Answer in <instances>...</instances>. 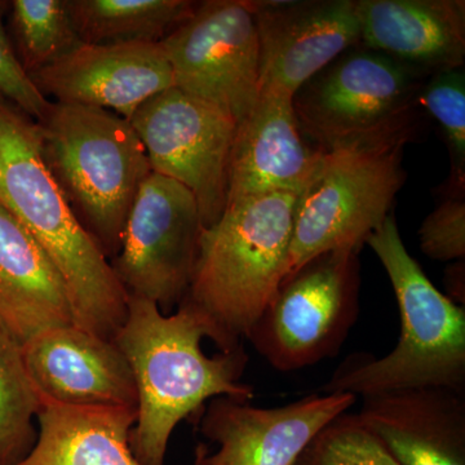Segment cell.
I'll return each instance as SVG.
<instances>
[{
    "label": "cell",
    "mask_w": 465,
    "mask_h": 465,
    "mask_svg": "<svg viewBox=\"0 0 465 465\" xmlns=\"http://www.w3.org/2000/svg\"><path fill=\"white\" fill-rule=\"evenodd\" d=\"M207 324L192 305L164 314L150 300L128 296L127 316L114 342L133 371L137 391L131 450L143 465H164L174 428L200 414L208 401H251L242 382L249 365L244 345L210 357L202 349Z\"/></svg>",
    "instance_id": "6da1fadb"
},
{
    "label": "cell",
    "mask_w": 465,
    "mask_h": 465,
    "mask_svg": "<svg viewBox=\"0 0 465 465\" xmlns=\"http://www.w3.org/2000/svg\"><path fill=\"white\" fill-rule=\"evenodd\" d=\"M0 207L56 266L75 326L114 341L128 295L43 162L38 124L0 94Z\"/></svg>",
    "instance_id": "7a4b0ae2"
},
{
    "label": "cell",
    "mask_w": 465,
    "mask_h": 465,
    "mask_svg": "<svg viewBox=\"0 0 465 465\" xmlns=\"http://www.w3.org/2000/svg\"><path fill=\"white\" fill-rule=\"evenodd\" d=\"M296 202L290 193L240 198L202 232L182 302L201 314L220 351L244 345L286 277Z\"/></svg>",
    "instance_id": "3957f363"
},
{
    "label": "cell",
    "mask_w": 465,
    "mask_h": 465,
    "mask_svg": "<svg viewBox=\"0 0 465 465\" xmlns=\"http://www.w3.org/2000/svg\"><path fill=\"white\" fill-rule=\"evenodd\" d=\"M399 305L401 333L382 357L354 353L342 361L324 393L374 396L410 388L465 393V308L443 295L406 250L390 215L369 238Z\"/></svg>",
    "instance_id": "277c9868"
},
{
    "label": "cell",
    "mask_w": 465,
    "mask_h": 465,
    "mask_svg": "<svg viewBox=\"0 0 465 465\" xmlns=\"http://www.w3.org/2000/svg\"><path fill=\"white\" fill-rule=\"evenodd\" d=\"M36 124L43 162L78 222L112 262L134 198L152 173L139 134L110 110L52 101Z\"/></svg>",
    "instance_id": "5b68a950"
},
{
    "label": "cell",
    "mask_w": 465,
    "mask_h": 465,
    "mask_svg": "<svg viewBox=\"0 0 465 465\" xmlns=\"http://www.w3.org/2000/svg\"><path fill=\"white\" fill-rule=\"evenodd\" d=\"M414 127L321 148L298 195L286 277L333 251H357L381 226L405 182L403 149Z\"/></svg>",
    "instance_id": "8992f818"
},
{
    "label": "cell",
    "mask_w": 465,
    "mask_h": 465,
    "mask_svg": "<svg viewBox=\"0 0 465 465\" xmlns=\"http://www.w3.org/2000/svg\"><path fill=\"white\" fill-rule=\"evenodd\" d=\"M358 316V252L333 251L284 278L246 341L277 371H299L338 356Z\"/></svg>",
    "instance_id": "52a82bcc"
},
{
    "label": "cell",
    "mask_w": 465,
    "mask_h": 465,
    "mask_svg": "<svg viewBox=\"0 0 465 465\" xmlns=\"http://www.w3.org/2000/svg\"><path fill=\"white\" fill-rule=\"evenodd\" d=\"M420 74L367 48L345 52L293 94L300 128L331 148L412 124Z\"/></svg>",
    "instance_id": "ba28073f"
},
{
    "label": "cell",
    "mask_w": 465,
    "mask_h": 465,
    "mask_svg": "<svg viewBox=\"0 0 465 465\" xmlns=\"http://www.w3.org/2000/svg\"><path fill=\"white\" fill-rule=\"evenodd\" d=\"M204 225L189 189L152 173L140 186L121 247L110 262L128 296L155 302L164 314L191 286Z\"/></svg>",
    "instance_id": "9c48e42d"
},
{
    "label": "cell",
    "mask_w": 465,
    "mask_h": 465,
    "mask_svg": "<svg viewBox=\"0 0 465 465\" xmlns=\"http://www.w3.org/2000/svg\"><path fill=\"white\" fill-rule=\"evenodd\" d=\"M173 87L231 115L237 124L260 97L258 27L246 0L200 2L161 42Z\"/></svg>",
    "instance_id": "30bf717a"
},
{
    "label": "cell",
    "mask_w": 465,
    "mask_h": 465,
    "mask_svg": "<svg viewBox=\"0 0 465 465\" xmlns=\"http://www.w3.org/2000/svg\"><path fill=\"white\" fill-rule=\"evenodd\" d=\"M130 122L145 148L152 173L189 189L204 228L215 224L228 202L237 122L174 87L145 101Z\"/></svg>",
    "instance_id": "8fae6325"
},
{
    "label": "cell",
    "mask_w": 465,
    "mask_h": 465,
    "mask_svg": "<svg viewBox=\"0 0 465 465\" xmlns=\"http://www.w3.org/2000/svg\"><path fill=\"white\" fill-rule=\"evenodd\" d=\"M349 393L311 394L278 407L216 397L202 412L200 432L216 443L210 465H295L327 424L356 405Z\"/></svg>",
    "instance_id": "7c38bea8"
},
{
    "label": "cell",
    "mask_w": 465,
    "mask_h": 465,
    "mask_svg": "<svg viewBox=\"0 0 465 465\" xmlns=\"http://www.w3.org/2000/svg\"><path fill=\"white\" fill-rule=\"evenodd\" d=\"M258 27L260 92L292 96L360 45L354 0L250 2Z\"/></svg>",
    "instance_id": "4fadbf2b"
},
{
    "label": "cell",
    "mask_w": 465,
    "mask_h": 465,
    "mask_svg": "<svg viewBox=\"0 0 465 465\" xmlns=\"http://www.w3.org/2000/svg\"><path fill=\"white\" fill-rule=\"evenodd\" d=\"M30 79L45 99L110 110L128 121L145 101L173 87L161 43L149 42L82 43Z\"/></svg>",
    "instance_id": "5bb4252c"
},
{
    "label": "cell",
    "mask_w": 465,
    "mask_h": 465,
    "mask_svg": "<svg viewBox=\"0 0 465 465\" xmlns=\"http://www.w3.org/2000/svg\"><path fill=\"white\" fill-rule=\"evenodd\" d=\"M23 349L41 403L136 409L133 371L114 341L73 323L36 333Z\"/></svg>",
    "instance_id": "9a60e30c"
},
{
    "label": "cell",
    "mask_w": 465,
    "mask_h": 465,
    "mask_svg": "<svg viewBox=\"0 0 465 465\" xmlns=\"http://www.w3.org/2000/svg\"><path fill=\"white\" fill-rule=\"evenodd\" d=\"M292 96L260 92L255 108L237 124L229 167L228 202L268 194L299 195L316 170L321 148H311Z\"/></svg>",
    "instance_id": "2e32d148"
},
{
    "label": "cell",
    "mask_w": 465,
    "mask_h": 465,
    "mask_svg": "<svg viewBox=\"0 0 465 465\" xmlns=\"http://www.w3.org/2000/svg\"><path fill=\"white\" fill-rule=\"evenodd\" d=\"M357 416L402 465H465V393L385 391L363 397Z\"/></svg>",
    "instance_id": "e0dca14e"
},
{
    "label": "cell",
    "mask_w": 465,
    "mask_h": 465,
    "mask_svg": "<svg viewBox=\"0 0 465 465\" xmlns=\"http://www.w3.org/2000/svg\"><path fill=\"white\" fill-rule=\"evenodd\" d=\"M360 43L419 73L463 67L464 0H354Z\"/></svg>",
    "instance_id": "ac0fdd59"
},
{
    "label": "cell",
    "mask_w": 465,
    "mask_h": 465,
    "mask_svg": "<svg viewBox=\"0 0 465 465\" xmlns=\"http://www.w3.org/2000/svg\"><path fill=\"white\" fill-rule=\"evenodd\" d=\"M0 322L21 344L74 323L63 278L20 223L0 207Z\"/></svg>",
    "instance_id": "d6986e66"
},
{
    "label": "cell",
    "mask_w": 465,
    "mask_h": 465,
    "mask_svg": "<svg viewBox=\"0 0 465 465\" xmlns=\"http://www.w3.org/2000/svg\"><path fill=\"white\" fill-rule=\"evenodd\" d=\"M33 449L16 465H143L131 450L136 409L42 402ZM200 443L193 465L208 464Z\"/></svg>",
    "instance_id": "ffe728a7"
},
{
    "label": "cell",
    "mask_w": 465,
    "mask_h": 465,
    "mask_svg": "<svg viewBox=\"0 0 465 465\" xmlns=\"http://www.w3.org/2000/svg\"><path fill=\"white\" fill-rule=\"evenodd\" d=\"M79 39L103 43H161L189 20L191 0H66Z\"/></svg>",
    "instance_id": "44dd1931"
},
{
    "label": "cell",
    "mask_w": 465,
    "mask_h": 465,
    "mask_svg": "<svg viewBox=\"0 0 465 465\" xmlns=\"http://www.w3.org/2000/svg\"><path fill=\"white\" fill-rule=\"evenodd\" d=\"M39 409L23 344L0 322V465H16L29 454Z\"/></svg>",
    "instance_id": "7402d4cb"
},
{
    "label": "cell",
    "mask_w": 465,
    "mask_h": 465,
    "mask_svg": "<svg viewBox=\"0 0 465 465\" xmlns=\"http://www.w3.org/2000/svg\"><path fill=\"white\" fill-rule=\"evenodd\" d=\"M11 9L12 47L27 75L82 45L66 0H15Z\"/></svg>",
    "instance_id": "603a6c76"
},
{
    "label": "cell",
    "mask_w": 465,
    "mask_h": 465,
    "mask_svg": "<svg viewBox=\"0 0 465 465\" xmlns=\"http://www.w3.org/2000/svg\"><path fill=\"white\" fill-rule=\"evenodd\" d=\"M295 465H402L357 414H342L321 430Z\"/></svg>",
    "instance_id": "cb8c5ba5"
},
{
    "label": "cell",
    "mask_w": 465,
    "mask_h": 465,
    "mask_svg": "<svg viewBox=\"0 0 465 465\" xmlns=\"http://www.w3.org/2000/svg\"><path fill=\"white\" fill-rule=\"evenodd\" d=\"M418 103L439 122L454 158L459 180L465 170V75L463 67L436 73L419 91Z\"/></svg>",
    "instance_id": "d4e9b609"
},
{
    "label": "cell",
    "mask_w": 465,
    "mask_h": 465,
    "mask_svg": "<svg viewBox=\"0 0 465 465\" xmlns=\"http://www.w3.org/2000/svg\"><path fill=\"white\" fill-rule=\"evenodd\" d=\"M419 243L427 258L461 262L465 258V203L450 198L432 211L419 229Z\"/></svg>",
    "instance_id": "484cf974"
},
{
    "label": "cell",
    "mask_w": 465,
    "mask_h": 465,
    "mask_svg": "<svg viewBox=\"0 0 465 465\" xmlns=\"http://www.w3.org/2000/svg\"><path fill=\"white\" fill-rule=\"evenodd\" d=\"M5 8L7 3L0 2V94L39 121L47 112L51 101L45 99L35 87L15 54L11 39L3 26L2 17Z\"/></svg>",
    "instance_id": "4316f807"
},
{
    "label": "cell",
    "mask_w": 465,
    "mask_h": 465,
    "mask_svg": "<svg viewBox=\"0 0 465 465\" xmlns=\"http://www.w3.org/2000/svg\"><path fill=\"white\" fill-rule=\"evenodd\" d=\"M448 286L452 295V302H460L464 307V260L450 266L448 272Z\"/></svg>",
    "instance_id": "83f0119b"
}]
</instances>
